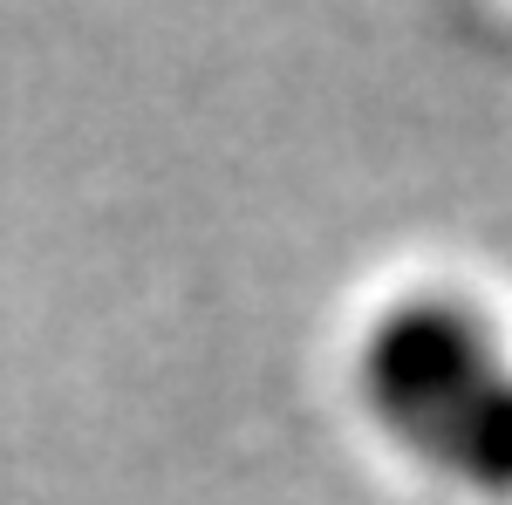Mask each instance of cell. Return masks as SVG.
<instances>
[{
	"label": "cell",
	"instance_id": "cell-1",
	"mask_svg": "<svg viewBox=\"0 0 512 505\" xmlns=\"http://www.w3.org/2000/svg\"><path fill=\"white\" fill-rule=\"evenodd\" d=\"M506 376L492 321L458 294H410L362 342V396L396 444L437 458L458 417Z\"/></svg>",
	"mask_w": 512,
	"mask_h": 505
},
{
	"label": "cell",
	"instance_id": "cell-2",
	"mask_svg": "<svg viewBox=\"0 0 512 505\" xmlns=\"http://www.w3.org/2000/svg\"><path fill=\"white\" fill-rule=\"evenodd\" d=\"M437 465L458 471V478L478 485V492L512 499V369L458 417V430H451L444 451H437Z\"/></svg>",
	"mask_w": 512,
	"mask_h": 505
}]
</instances>
